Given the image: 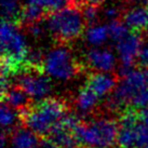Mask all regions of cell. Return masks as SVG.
<instances>
[{"label": "cell", "mask_w": 148, "mask_h": 148, "mask_svg": "<svg viewBox=\"0 0 148 148\" xmlns=\"http://www.w3.org/2000/svg\"><path fill=\"white\" fill-rule=\"evenodd\" d=\"M68 111L69 106L65 99L48 97L34 103L26 110L20 112L21 123L39 137L45 138L50 135Z\"/></svg>", "instance_id": "obj_1"}, {"label": "cell", "mask_w": 148, "mask_h": 148, "mask_svg": "<svg viewBox=\"0 0 148 148\" xmlns=\"http://www.w3.org/2000/svg\"><path fill=\"white\" fill-rule=\"evenodd\" d=\"M26 38L17 23L3 21L1 25V52L2 69L13 76L26 68V58L29 53Z\"/></svg>", "instance_id": "obj_2"}, {"label": "cell", "mask_w": 148, "mask_h": 148, "mask_svg": "<svg viewBox=\"0 0 148 148\" xmlns=\"http://www.w3.org/2000/svg\"><path fill=\"white\" fill-rule=\"evenodd\" d=\"M45 22L50 36L61 45L76 41L86 29L82 11L74 5L51 13Z\"/></svg>", "instance_id": "obj_3"}, {"label": "cell", "mask_w": 148, "mask_h": 148, "mask_svg": "<svg viewBox=\"0 0 148 148\" xmlns=\"http://www.w3.org/2000/svg\"><path fill=\"white\" fill-rule=\"evenodd\" d=\"M118 121L106 116H96L80 124L75 131L80 148H111L117 144Z\"/></svg>", "instance_id": "obj_4"}, {"label": "cell", "mask_w": 148, "mask_h": 148, "mask_svg": "<svg viewBox=\"0 0 148 148\" xmlns=\"http://www.w3.org/2000/svg\"><path fill=\"white\" fill-rule=\"evenodd\" d=\"M117 145L119 148L148 147V109L124 111L119 118Z\"/></svg>", "instance_id": "obj_5"}, {"label": "cell", "mask_w": 148, "mask_h": 148, "mask_svg": "<svg viewBox=\"0 0 148 148\" xmlns=\"http://www.w3.org/2000/svg\"><path fill=\"white\" fill-rule=\"evenodd\" d=\"M42 69L49 77L58 81H69L77 77L83 69L68 45H58L45 53Z\"/></svg>", "instance_id": "obj_6"}, {"label": "cell", "mask_w": 148, "mask_h": 148, "mask_svg": "<svg viewBox=\"0 0 148 148\" xmlns=\"http://www.w3.org/2000/svg\"><path fill=\"white\" fill-rule=\"evenodd\" d=\"M146 86L148 84L145 73L133 68L120 78L116 89L106 99L107 109L110 112L122 115L131 108L134 97Z\"/></svg>", "instance_id": "obj_7"}, {"label": "cell", "mask_w": 148, "mask_h": 148, "mask_svg": "<svg viewBox=\"0 0 148 148\" xmlns=\"http://www.w3.org/2000/svg\"><path fill=\"white\" fill-rule=\"evenodd\" d=\"M20 86L34 103L48 99L52 92V82L50 77L42 69L26 67L15 75L13 82Z\"/></svg>", "instance_id": "obj_8"}, {"label": "cell", "mask_w": 148, "mask_h": 148, "mask_svg": "<svg viewBox=\"0 0 148 148\" xmlns=\"http://www.w3.org/2000/svg\"><path fill=\"white\" fill-rule=\"evenodd\" d=\"M143 41L144 39L140 33L130 32L125 37L115 42L116 52L120 62V77L134 68V63L138 58Z\"/></svg>", "instance_id": "obj_9"}, {"label": "cell", "mask_w": 148, "mask_h": 148, "mask_svg": "<svg viewBox=\"0 0 148 148\" xmlns=\"http://www.w3.org/2000/svg\"><path fill=\"white\" fill-rule=\"evenodd\" d=\"M84 64L89 69L95 73H111L115 70L118 58L110 49L108 48H92L88 49L84 53ZM83 64V66H84Z\"/></svg>", "instance_id": "obj_10"}, {"label": "cell", "mask_w": 148, "mask_h": 148, "mask_svg": "<svg viewBox=\"0 0 148 148\" xmlns=\"http://www.w3.org/2000/svg\"><path fill=\"white\" fill-rule=\"evenodd\" d=\"M120 79L111 73H91L84 84L88 86L101 99L108 97L116 89Z\"/></svg>", "instance_id": "obj_11"}, {"label": "cell", "mask_w": 148, "mask_h": 148, "mask_svg": "<svg viewBox=\"0 0 148 148\" xmlns=\"http://www.w3.org/2000/svg\"><path fill=\"white\" fill-rule=\"evenodd\" d=\"M102 99L86 84L78 90L74 97V104L79 115H90L99 107Z\"/></svg>", "instance_id": "obj_12"}, {"label": "cell", "mask_w": 148, "mask_h": 148, "mask_svg": "<svg viewBox=\"0 0 148 148\" xmlns=\"http://www.w3.org/2000/svg\"><path fill=\"white\" fill-rule=\"evenodd\" d=\"M122 21L131 32H144L148 28V7H134L124 11Z\"/></svg>", "instance_id": "obj_13"}, {"label": "cell", "mask_w": 148, "mask_h": 148, "mask_svg": "<svg viewBox=\"0 0 148 148\" xmlns=\"http://www.w3.org/2000/svg\"><path fill=\"white\" fill-rule=\"evenodd\" d=\"M10 145L12 148H39L41 140L28 127H15L9 133Z\"/></svg>", "instance_id": "obj_14"}, {"label": "cell", "mask_w": 148, "mask_h": 148, "mask_svg": "<svg viewBox=\"0 0 148 148\" xmlns=\"http://www.w3.org/2000/svg\"><path fill=\"white\" fill-rule=\"evenodd\" d=\"M2 102L8 104L18 112L26 110L34 104L33 99L17 86H12L4 94H2Z\"/></svg>", "instance_id": "obj_15"}, {"label": "cell", "mask_w": 148, "mask_h": 148, "mask_svg": "<svg viewBox=\"0 0 148 148\" xmlns=\"http://www.w3.org/2000/svg\"><path fill=\"white\" fill-rule=\"evenodd\" d=\"M47 138L52 140L58 148H80L75 132L65 127L61 122L54 127Z\"/></svg>", "instance_id": "obj_16"}, {"label": "cell", "mask_w": 148, "mask_h": 148, "mask_svg": "<svg viewBox=\"0 0 148 148\" xmlns=\"http://www.w3.org/2000/svg\"><path fill=\"white\" fill-rule=\"evenodd\" d=\"M84 40L92 48H97L105 45L110 39L109 28L107 24H94L88 26L84 32Z\"/></svg>", "instance_id": "obj_17"}, {"label": "cell", "mask_w": 148, "mask_h": 148, "mask_svg": "<svg viewBox=\"0 0 148 148\" xmlns=\"http://www.w3.org/2000/svg\"><path fill=\"white\" fill-rule=\"evenodd\" d=\"M22 11L23 5L21 0H1V12L3 21L18 24L21 22Z\"/></svg>", "instance_id": "obj_18"}, {"label": "cell", "mask_w": 148, "mask_h": 148, "mask_svg": "<svg viewBox=\"0 0 148 148\" xmlns=\"http://www.w3.org/2000/svg\"><path fill=\"white\" fill-rule=\"evenodd\" d=\"M0 120H1L2 131L10 133L9 131L12 132L15 127H17L18 121H21V117L18 111L2 102L0 109Z\"/></svg>", "instance_id": "obj_19"}, {"label": "cell", "mask_w": 148, "mask_h": 148, "mask_svg": "<svg viewBox=\"0 0 148 148\" xmlns=\"http://www.w3.org/2000/svg\"><path fill=\"white\" fill-rule=\"evenodd\" d=\"M25 3H32L42 8L49 15L73 4V0H25Z\"/></svg>", "instance_id": "obj_20"}, {"label": "cell", "mask_w": 148, "mask_h": 148, "mask_svg": "<svg viewBox=\"0 0 148 148\" xmlns=\"http://www.w3.org/2000/svg\"><path fill=\"white\" fill-rule=\"evenodd\" d=\"M108 28H109V35H110V39L114 42L119 41L120 39L125 37L127 34L130 33V29L127 25L124 24L123 21H111L108 22Z\"/></svg>", "instance_id": "obj_21"}, {"label": "cell", "mask_w": 148, "mask_h": 148, "mask_svg": "<svg viewBox=\"0 0 148 148\" xmlns=\"http://www.w3.org/2000/svg\"><path fill=\"white\" fill-rule=\"evenodd\" d=\"M80 10L82 11L83 17H84L86 23L88 26L99 23L101 14H102L99 7H97V5H89V7L80 9Z\"/></svg>", "instance_id": "obj_22"}, {"label": "cell", "mask_w": 148, "mask_h": 148, "mask_svg": "<svg viewBox=\"0 0 148 148\" xmlns=\"http://www.w3.org/2000/svg\"><path fill=\"white\" fill-rule=\"evenodd\" d=\"M26 28H27V34L35 40H41L45 36V34H49L48 28H47V25H45V24H43L42 21L27 25Z\"/></svg>", "instance_id": "obj_23"}, {"label": "cell", "mask_w": 148, "mask_h": 148, "mask_svg": "<svg viewBox=\"0 0 148 148\" xmlns=\"http://www.w3.org/2000/svg\"><path fill=\"white\" fill-rule=\"evenodd\" d=\"M130 109H134V110L148 109V86H145L143 90H140L138 94L134 97Z\"/></svg>", "instance_id": "obj_24"}, {"label": "cell", "mask_w": 148, "mask_h": 148, "mask_svg": "<svg viewBox=\"0 0 148 148\" xmlns=\"http://www.w3.org/2000/svg\"><path fill=\"white\" fill-rule=\"evenodd\" d=\"M123 13L124 11H122V9L120 8L119 5H117V4H109V5L105 7L104 10L102 11L104 18L107 20L108 22L119 20V17L122 16Z\"/></svg>", "instance_id": "obj_25"}, {"label": "cell", "mask_w": 148, "mask_h": 148, "mask_svg": "<svg viewBox=\"0 0 148 148\" xmlns=\"http://www.w3.org/2000/svg\"><path fill=\"white\" fill-rule=\"evenodd\" d=\"M137 60L143 67L148 68V36L143 41V45H142V49H140V55H138Z\"/></svg>", "instance_id": "obj_26"}, {"label": "cell", "mask_w": 148, "mask_h": 148, "mask_svg": "<svg viewBox=\"0 0 148 148\" xmlns=\"http://www.w3.org/2000/svg\"><path fill=\"white\" fill-rule=\"evenodd\" d=\"M104 1L105 0H73L71 5H74V7L78 9L86 8V7H89V5H97V7H99Z\"/></svg>", "instance_id": "obj_27"}, {"label": "cell", "mask_w": 148, "mask_h": 148, "mask_svg": "<svg viewBox=\"0 0 148 148\" xmlns=\"http://www.w3.org/2000/svg\"><path fill=\"white\" fill-rule=\"evenodd\" d=\"M144 73H145V76H146V81H147V84H148V68H146V70H145Z\"/></svg>", "instance_id": "obj_28"}]
</instances>
